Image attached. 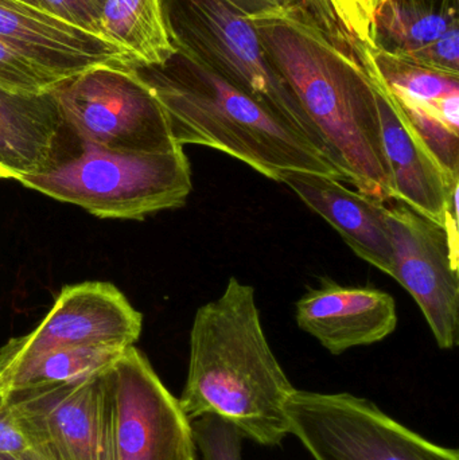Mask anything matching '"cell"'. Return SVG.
Wrapping results in <instances>:
<instances>
[{"mask_svg":"<svg viewBox=\"0 0 459 460\" xmlns=\"http://www.w3.org/2000/svg\"><path fill=\"white\" fill-rule=\"evenodd\" d=\"M191 435L201 460H243L242 432L218 415H204L190 421Z\"/></svg>","mask_w":459,"mask_h":460,"instance_id":"22","label":"cell"},{"mask_svg":"<svg viewBox=\"0 0 459 460\" xmlns=\"http://www.w3.org/2000/svg\"><path fill=\"white\" fill-rule=\"evenodd\" d=\"M61 83L58 78L43 72L29 59L0 42V86L11 91L40 93Z\"/></svg>","mask_w":459,"mask_h":460,"instance_id":"23","label":"cell"},{"mask_svg":"<svg viewBox=\"0 0 459 460\" xmlns=\"http://www.w3.org/2000/svg\"><path fill=\"white\" fill-rule=\"evenodd\" d=\"M296 319L299 329L334 356L380 342L398 327L396 303L390 294L334 281L306 292L296 303Z\"/></svg>","mask_w":459,"mask_h":460,"instance_id":"15","label":"cell"},{"mask_svg":"<svg viewBox=\"0 0 459 460\" xmlns=\"http://www.w3.org/2000/svg\"><path fill=\"white\" fill-rule=\"evenodd\" d=\"M162 10L177 53L269 108L328 156L309 116L272 66L245 16L224 0H162Z\"/></svg>","mask_w":459,"mask_h":460,"instance_id":"5","label":"cell"},{"mask_svg":"<svg viewBox=\"0 0 459 460\" xmlns=\"http://www.w3.org/2000/svg\"><path fill=\"white\" fill-rule=\"evenodd\" d=\"M21 2L27 3V4L34 5V7L43 10L42 0H21Z\"/></svg>","mask_w":459,"mask_h":460,"instance_id":"28","label":"cell"},{"mask_svg":"<svg viewBox=\"0 0 459 460\" xmlns=\"http://www.w3.org/2000/svg\"><path fill=\"white\" fill-rule=\"evenodd\" d=\"M247 19L342 181L377 201L395 199L364 43L347 31L328 0Z\"/></svg>","mask_w":459,"mask_h":460,"instance_id":"1","label":"cell"},{"mask_svg":"<svg viewBox=\"0 0 459 460\" xmlns=\"http://www.w3.org/2000/svg\"><path fill=\"white\" fill-rule=\"evenodd\" d=\"M142 326V314L112 284L86 281L64 287L37 327L0 348V375L59 349L129 348L139 340Z\"/></svg>","mask_w":459,"mask_h":460,"instance_id":"10","label":"cell"},{"mask_svg":"<svg viewBox=\"0 0 459 460\" xmlns=\"http://www.w3.org/2000/svg\"><path fill=\"white\" fill-rule=\"evenodd\" d=\"M296 391L267 340L255 288L232 276L194 315L181 410L189 421L221 416L247 439L274 447L290 434L285 405Z\"/></svg>","mask_w":459,"mask_h":460,"instance_id":"2","label":"cell"},{"mask_svg":"<svg viewBox=\"0 0 459 460\" xmlns=\"http://www.w3.org/2000/svg\"><path fill=\"white\" fill-rule=\"evenodd\" d=\"M112 460H194L190 421L142 351L129 346L102 373Z\"/></svg>","mask_w":459,"mask_h":460,"instance_id":"8","label":"cell"},{"mask_svg":"<svg viewBox=\"0 0 459 460\" xmlns=\"http://www.w3.org/2000/svg\"><path fill=\"white\" fill-rule=\"evenodd\" d=\"M0 460H19L18 458H11V456H0Z\"/></svg>","mask_w":459,"mask_h":460,"instance_id":"29","label":"cell"},{"mask_svg":"<svg viewBox=\"0 0 459 460\" xmlns=\"http://www.w3.org/2000/svg\"><path fill=\"white\" fill-rule=\"evenodd\" d=\"M288 431L314 460H459L350 394L296 391L285 405Z\"/></svg>","mask_w":459,"mask_h":460,"instance_id":"6","label":"cell"},{"mask_svg":"<svg viewBox=\"0 0 459 460\" xmlns=\"http://www.w3.org/2000/svg\"><path fill=\"white\" fill-rule=\"evenodd\" d=\"M102 38L123 48L140 66H158L177 54L164 23L162 0H105Z\"/></svg>","mask_w":459,"mask_h":460,"instance_id":"18","label":"cell"},{"mask_svg":"<svg viewBox=\"0 0 459 460\" xmlns=\"http://www.w3.org/2000/svg\"><path fill=\"white\" fill-rule=\"evenodd\" d=\"M0 42L59 81L94 67L137 65L120 46L21 0H0Z\"/></svg>","mask_w":459,"mask_h":460,"instance_id":"12","label":"cell"},{"mask_svg":"<svg viewBox=\"0 0 459 460\" xmlns=\"http://www.w3.org/2000/svg\"><path fill=\"white\" fill-rule=\"evenodd\" d=\"M126 349L110 346L59 349L32 357L0 375V392L43 384L75 383L105 372Z\"/></svg>","mask_w":459,"mask_h":460,"instance_id":"19","label":"cell"},{"mask_svg":"<svg viewBox=\"0 0 459 460\" xmlns=\"http://www.w3.org/2000/svg\"><path fill=\"white\" fill-rule=\"evenodd\" d=\"M194 460H201V459H199V456H197V458H196V459H194Z\"/></svg>","mask_w":459,"mask_h":460,"instance_id":"30","label":"cell"},{"mask_svg":"<svg viewBox=\"0 0 459 460\" xmlns=\"http://www.w3.org/2000/svg\"><path fill=\"white\" fill-rule=\"evenodd\" d=\"M224 2L231 5L240 15L252 18V16L261 15V13L291 7L304 0H224Z\"/></svg>","mask_w":459,"mask_h":460,"instance_id":"27","label":"cell"},{"mask_svg":"<svg viewBox=\"0 0 459 460\" xmlns=\"http://www.w3.org/2000/svg\"><path fill=\"white\" fill-rule=\"evenodd\" d=\"M43 10L61 21L100 35V19L105 0H42Z\"/></svg>","mask_w":459,"mask_h":460,"instance_id":"25","label":"cell"},{"mask_svg":"<svg viewBox=\"0 0 459 460\" xmlns=\"http://www.w3.org/2000/svg\"><path fill=\"white\" fill-rule=\"evenodd\" d=\"M348 32L374 49L376 16L385 0H328Z\"/></svg>","mask_w":459,"mask_h":460,"instance_id":"24","label":"cell"},{"mask_svg":"<svg viewBox=\"0 0 459 460\" xmlns=\"http://www.w3.org/2000/svg\"><path fill=\"white\" fill-rule=\"evenodd\" d=\"M83 150L53 91L0 86V178L21 181L53 172Z\"/></svg>","mask_w":459,"mask_h":460,"instance_id":"13","label":"cell"},{"mask_svg":"<svg viewBox=\"0 0 459 460\" xmlns=\"http://www.w3.org/2000/svg\"><path fill=\"white\" fill-rule=\"evenodd\" d=\"M374 50L459 75V0H385Z\"/></svg>","mask_w":459,"mask_h":460,"instance_id":"17","label":"cell"},{"mask_svg":"<svg viewBox=\"0 0 459 460\" xmlns=\"http://www.w3.org/2000/svg\"><path fill=\"white\" fill-rule=\"evenodd\" d=\"M132 69L163 108L180 147L221 151L277 182L283 170L344 182L331 159L304 134L194 59L177 53L163 65Z\"/></svg>","mask_w":459,"mask_h":460,"instance_id":"3","label":"cell"},{"mask_svg":"<svg viewBox=\"0 0 459 460\" xmlns=\"http://www.w3.org/2000/svg\"><path fill=\"white\" fill-rule=\"evenodd\" d=\"M278 182L285 183L331 224L360 259L393 278V243L385 202L350 190L331 175L305 170H283Z\"/></svg>","mask_w":459,"mask_h":460,"instance_id":"16","label":"cell"},{"mask_svg":"<svg viewBox=\"0 0 459 460\" xmlns=\"http://www.w3.org/2000/svg\"><path fill=\"white\" fill-rule=\"evenodd\" d=\"M393 278L419 305L437 345L452 350L458 342V212L445 226L401 207L388 208Z\"/></svg>","mask_w":459,"mask_h":460,"instance_id":"9","label":"cell"},{"mask_svg":"<svg viewBox=\"0 0 459 460\" xmlns=\"http://www.w3.org/2000/svg\"><path fill=\"white\" fill-rule=\"evenodd\" d=\"M387 88V86H385ZM390 92V91H388ZM396 105L412 131L423 143L437 164L452 180L459 181V137L457 129L442 120L431 105L419 104L403 97L395 96Z\"/></svg>","mask_w":459,"mask_h":460,"instance_id":"21","label":"cell"},{"mask_svg":"<svg viewBox=\"0 0 459 460\" xmlns=\"http://www.w3.org/2000/svg\"><path fill=\"white\" fill-rule=\"evenodd\" d=\"M366 69L376 94L383 148L393 178L395 199L423 217L445 226L459 181L452 180L407 123L380 78L371 48L364 45Z\"/></svg>","mask_w":459,"mask_h":460,"instance_id":"14","label":"cell"},{"mask_svg":"<svg viewBox=\"0 0 459 460\" xmlns=\"http://www.w3.org/2000/svg\"><path fill=\"white\" fill-rule=\"evenodd\" d=\"M64 118L89 145L120 153H170L163 108L132 66H100L62 80L53 89Z\"/></svg>","mask_w":459,"mask_h":460,"instance_id":"7","label":"cell"},{"mask_svg":"<svg viewBox=\"0 0 459 460\" xmlns=\"http://www.w3.org/2000/svg\"><path fill=\"white\" fill-rule=\"evenodd\" d=\"M32 447L11 404L10 396L0 392V456L19 458Z\"/></svg>","mask_w":459,"mask_h":460,"instance_id":"26","label":"cell"},{"mask_svg":"<svg viewBox=\"0 0 459 460\" xmlns=\"http://www.w3.org/2000/svg\"><path fill=\"white\" fill-rule=\"evenodd\" d=\"M372 61L391 93L419 104L438 107L442 100L459 96V75L404 61L371 49Z\"/></svg>","mask_w":459,"mask_h":460,"instance_id":"20","label":"cell"},{"mask_svg":"<svg viewBox=\"0 0 459 460\" xmlns=\"http://www.w3.org/2000/svg\"><path fill=\"white\" fill-rule=\"evenodd\" d=\"M102 373L8 392L32 446H43L56 460H112Z\"/></svg>","mask_w":459,"mask_h":460,"instance_id":"11","label":"cell"},{"mask_svg":"<svg viewBox=\"0 0 459 460\" xmlns=\"http://www.w3.org/2000/svg\"><path fill=\"white\" fill-rule=\"evenodd\" d=\"M19 183L96 217L119 220H143L182 208L193 189L183 147L170 153H120L84 140L75 158Z\"/></svg>","mask_w":459,"mask_h":460,"instance_id":"4","label":"cell"}]
</instances>
